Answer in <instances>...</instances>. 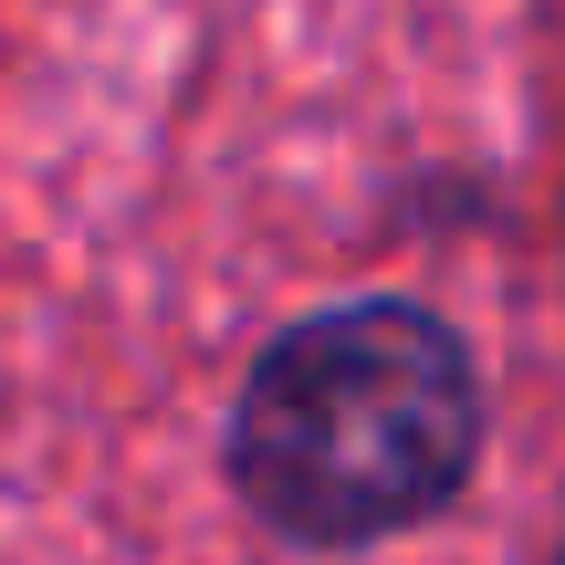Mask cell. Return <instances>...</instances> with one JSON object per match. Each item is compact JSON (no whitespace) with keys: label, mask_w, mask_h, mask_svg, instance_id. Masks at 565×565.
Masks as SVG:
<instances>
[{"label":"cell","mask_w":565,"mask_h":565,"mask_svg":"<svg viewBox=\"0 0 565 565\" xmlns=\"http://www.w3.org/2000/svg\"><path fill=\"white\" fill-rule=\"evenodd\" d=\"M492 377L429 294H335L282 315L221 408V492L282 555H377L471 503Z\"/></svg>","instance_id":"1"}]
</instances>
